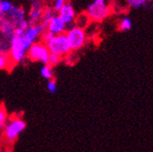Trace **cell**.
<instances>
[{
    "label": "cell",
    "mask_w": 153,
    "mask_h": 152,
    "mask_svg": "<svg viewBox=\"0 0 153 152\" xmlns=\"http://www.w3.org/2000/svg\"><path fill=\"white\" fill-rule=\"evenodd\" d=\"M47 30L51 34L56 36V35L65 34L67 30V26L63 22V20L58 16V14H56L47 24Z\"/></svg>",
    "instance_id": "10"
},
{
    "label": "cell",
    "mask_w": 153,
    "mask_h": 152,
    "mask_svg": "<svg viewBox=\"0 0 153 152\" xmlns=\"http://www.w3.org/2000/svg\"><path fill=\"white\" fill-rule=\"evenodd\" d=\"M26 10L24 7H19V6H13L12 10L10 12L6 15V17L10 20V22L15 25L18 26L24 22L27 21V16H26Z\"/></svg>",
    "instance_id": "9"
},
{
    "label": "cell",
    "mask_w": 153,
    "mask_h": 152,
    "mask_svg": "<svg viewBox=\"0 0 153 152\" xmlns=\"http://www.w3.org/2000/svg\"><path fill=\"white\" fill-rule=\"evenodd\" d=\"M65 35L71 50H78L81 49L86 43L87 36L83 27H79L78 25L71 26L69 29L66 30Z\"/></svg>",
    "instance_id": "4"
},
{
    "label": "cell",
    "mask_w": 153,
    "mask_h": 152,
    "mask_svg": "<svg viewBox=\"0 0 153 152\" xmlns=\"http://www.w3.org/2000/svg\"><path fill=\"white\" fill-rule=\"evenodd\" d=\"M61 61H62V57H60V56H58L56 54H52V53H50L48 65H51V67H53V66L59 65L61 63Z\"/></svg>",
    "instance_id": "18"
},
{
    "label": "cell",
    "mask_w": 153,
    "mask_h": 152,
    "mask_svg": "<svg viewBox=\"0 0 153 152\" xmlns=\"http://www.w3.org/2000/svg\"><path fill=\"white\" fill-rule=\"evenodd\" d=\"M47 90L50 93H55L57 92V83L54 79H50L47 82Z\"/></svg>",
    "instance_id": "20"
},
{
    "label": "cell",
    "mask_w": 153,
    "mask_h": 152,
    "mask_svg": "<svg viewBox=\"0 0 153 152\" xmlns=\"http://www.w3.org/2000/svg\"><path fill=\"white\" fill-rule=\"evenodd\" d=\"M7 119V112L3 106L0 105V123H6Z\"/></svg>",
    "instance_id": "22"
},
{
    "label": "cell",
    "mask_w": 153,
    "mask_h": 152,
    "mask_svg": "<svg viewBox=\"0 0 153 152\" xmlns=\"http://www.w3.org/2000/svg\"><path fill=\"white\" fill-rule=\"evenodd\" d=\"M150 7H151V10H153V3H150Z\"/></svg>",
    "instance_id": "25"
},
{
    "label": "cell",
    "mask_w": 153,
    "mask_h": 152,
    "mask_svg": "<svg viewBox=\"0 0 153 152\" xmlns=\"http://www.w3.org/2000/svg\"><path fill=\"white\" fill-rule=\"evenodd\" d=\"M66 2H67V0H53L51 2V7H52V9L55 10V12L58 13V11L62 9Z\"/></svg>",
    "instance_id": "19"
},
{
    "label": "cell",
    "mask_w": 153,
    "mask_h": 152,
    "mask_svg": "<svg viewBox=\"0 0 153 152\" xmlns=\"http://www.w3.org/2000/svg\"><path fill=\"white\" fill-rule=\"evenodd\" d=\"M57 13L55 12V10L52 9L51 5H45L44 10H43V13H42V18H41V24H45L47 26V24H49V22L55 16Z\"/></svg>",
    "instance_id": "12"
},
{
    "label": "cell",
    "mask_w": 153,
    "mask_h": 152,
    "mask_svg": "<svg viewBox=\"0 0 153 152\" xmlns=\"http://www.w3.org/2000/svg\"><path fill=\"white\" fill-rule=\"evenodd\" d=\"M11 64L13 63L10 57L9 52L0 50V70L9 69Z\"/></svg>",
    "instance_id": "13"
},
{
    "label": "cell",
    "mask_w": 153,
    "mask_h": 152,
    "mask_svg": "<svg viewBox=\"0 0 153 152\" xmlns=\"http://www.w3.org/2000/svg\"><path fill=\"white\" fill-rule=\"evenodd\" d=\"M45 45H46V47H47V49L49 50L50 53L56 54L62 58L69 55L72 51L69 46V43H68L65 33L54 36Z\"/></svg>",
    "instance_id": "2"
},
{
    "label": "cell",
    "mask_w": 153,
    "mask_h": 152,
    "mask_svg": "<svg viewBox=\"0 0 153 152\" xmlns=\"http://www.w3.org/2000/svg\"><path fill=\"white\" fill-rule=\"evenodd\" d=\"M49 55L50 51L46 47L44 43L40 42H35L32 44V46L30 47L27 50L26 57L32 61V62H38L43 64V65H48L49 62Z\"/></svg>",
    "instance_id": "5"
},
{
    "label": "cell",
    "mask_w": 153,
    "mask_h": 152,
    "mask_svg": "<svg viewBox=\"0 0 153 152\" xmlns=\"http://www.w3.org/2000/svg\"><path fill=\"white\" fill-rule=\"evenodd\" d=\"M15 28H16V26H15L10 22V20H9L6 16L0 19V31H1V33L6 37L10 39V40L14 36Z\"/></svg>",
    "instance_id": "11"
},
{
    "label": "cell",
    "mask_w": 153,
    "mask_h": 152,
    "mask_svg": "<svg viewBox=\"0 0 153 152\" xmlns=\"http://www.w3.org/2000/svg\"><path fill=\"white\" fill-rule=\"evenodd\" d=\"M133 27V22L129 17L122 18L119 24V30L121 32H126L131 30Z\"/></svg>",
    "instance_id": "14"
},
{
    "label": "cell",
    "mask_w": 153,
    "mask_h": 152,
    "mask_svg": "<svg viewBox=\"0 0 153 152\" xmlns=\"http://www.w3.org/2000/svg\"><path fill=\"white\" fill-rule=\"evenodd\" d=\"M40 75L41 77L47 80L53 79V70L52 67L49 65H45L40 68Z\"/></svg>",
    "instance_id": "15"
},
{
    "label": "cell",
    "mask_w": 153,
    "mask_h": 152,
    "mask_svg": "<svg viewBox=\"0 0 153 152\" xmlns=\"http://www.w3.org/2000/svg\"><path fill=\"white\" fill-rule=\"evenodd\" d=\"M58 16L63 20L66 26H70L74 24L76 19V10L71 3L66 2L64 7L58 11Z\"/></svg>",
    "instance_id": "8"
},
{
    "label": "cell",
    "mask_w": 153,
    "mask_h": 152,
    "mask_svg": "<svg viewBox=\"0 0 153 152\" xmlns=\"http://www.w3.org/2000/svg\"><path fill=\"white\" fill-rule=\"evenodd\" d=\"M26 127V123L24 119L21 118H14L10 119L9 121H6L4 127V135L9 141H15L19 135L25 131Z\"/></svg>",
    "instance_id": "6"
},
{
    "label": "cell",
    "mask_w": 153,
    "mask_h": 152,
    "mask_svg": "<svg viewBox=\"0 0 153 152\" xmlns=\"http://www.w3.org/2000/svg\"><path fill=\"white\" fill-rule=\"evenodd\" d=\"M13 4L10 0H0V11H1L5 16L7 15L13 7Z\"/></svg>",
    "instance_id": "16"
},
{
    "label": "cell",
    "mask_w": 153,
    "mask_h": 152,
    "mask_svg": "<svg viewBox=\"0 0 153 152\" xmlns=\"http://www.w3.org/2000/svg\"><path fill=\"white\" fill-rule=\"evenodd\" d=\"M31 47L24 40L21 36H13L10 40L9 54L13 64H18L22 62L25 57L28 49Z\"/></svg>",
    "instance_id": "3"
},
{
    "label": "cell",
    "mask_w": 153,
    "mask_h": 152,
    "mask_svg": "<svg viewBox=\"0 0 153 152\" xmlns=\"http://www.w3.org/2000/svg\"><path fill=\"white\" fill-rule=\"evenodd\" d=\"M53 36H54V35L51 34V32H49L48 30H46V31H44V32L42 33V35H41V36H40L41 42L44 43V44H46L47 42H49Z\"/></svg>",
    "instance_id": "21"
},
{
    "label": "cell",
    "mask_w": 153,
    "mask_h": 152,
    "mask_svg": "<svg viewBox=\"0 0 153 152\" xmlns=\"http://www.w3.org/2000/svg\"><path fill=\"white\" fill-rule=\"evenodd\" d=\"M4 127H5V123H0V133L4 130Z\"/></svg>",
    "instance_id": "23"
},
{
    "label": "cell",
    "mask_w": 153,
    "mask_h": 152,
    "mask_svg": "<svg viewBox=\"0 0 153 152\" xmlns=\"http://www.w3.org/2000/svg\"><path fill=\"white\" fill-rule=\"evenodd\" d=\"M148 2H150V3H153V0H148Z\"/></svg>",
    "instance_id": "26"
},
{
    "label": "cell",
    "mask_w": 153,
    "mask_h": 152,
    "mask_svg": "<svg viewBox=\"0 0 153 152\" xmlns=\"http://www.w3.org/2000/svg\"><path fill=\"white\" fill-rule=\"evenodd\" d=\"M125 1H126V4L130 7H132V9H134V10L147 6L148 4V0H125Z\"/></svg>",
    "instance_id": "17"
},
{
    "label": "cell",
    "mask_w": 153,
    "mask_h": 152,
    "mask_svg": "<svg viewBox=\"0 0 153 152\" xmlns=\"http://www.w3.org/2000/svg\"><path fill=\"white\" fill-rule=\"evenodd\" d=\"M44 7L43 0H32L30 4V10L27 13V21L30 24H40Z\"/></svg>",
    "instance_id": "7"
},
{
    "label": "cell",
    "mask_w": 153,
    "mask_h": 152,
    "mask_svg": "<svg viewBox=\"0 0 153 152\" xmlns=\"http://www.w3.org/2000/svg\"><path fill=\"white\" fill-rule=\"evenodd\" d=\"M44 2H48V3H51L53 0H43Z\"/></svg>",
    "instance_id": "24"
},
{
    "label": "cell",
    "mask_w": 153,
    "mask_h": 152,
    "mask_svg": "<svg viewBox=\"0 0 153 152\" xmlns=\"http://www.w3.org/2000/svg\"><path fill=\"white\" fill-rule=\"evenodd\" d=\"M111 7L108 0H93L87 7V17L94 22H102L109 16Z\"/></svg>",
    "instance_id": "1"
}]
</instances>
